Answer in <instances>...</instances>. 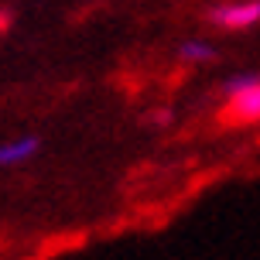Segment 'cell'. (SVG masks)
I'll return each instance as SVG.
<instances>
[{"label": "cell", "mask_w": 260, "mask_h": 260, "mask_svg": "<svg viewBox=\"0 0 260 260\" xmlns=\"http://www.w3.org/2000/svg\"><path fill=\"white\" fill-rule=\"evenodd\" d=\"M31 151H35V141H31V137H27V141H17V144H7V147H0V165H11V161H24Z\"/></svg>", "instance_id": "obj_3"}, {"label": "cell", "mask_w": 260, "mask_h": 260, "mask_svg": "<svg viewBox=\"0 0 260 260\" xmlns=\"http://www.w3.org/2000/svg\"><path fill=\"white\" fill-rule=\"evenodd\" d=\"M222 123L230 127H247L260 120V79L257 76H240L226 86V106L219 113Z\"/></svg>", "instance_id": "obj_1"}, {"label": "cell", "mask_w": 260, "mask_h": 260, "mask_svg": "<svg viewBox=\"0 0 260 260\" xmlns=\"http://www.w3.org/2000/svg\"><path fill=\"white\" fill-rule=\"evenodd\" d=\"M182 58H185V62H209V58H212V48L192 41V45H185V48H182Z\"/></svg>", "instance_id": "obj_4"}, {"label": "cell", "mask_w": 260, "mask_h": 260, "mask_svg": "<svg viewBox=\"0 0 260 260\" xmlns=\"http://www.w3.org/2000/svg\"><path fill=\"white\" fill-rule=\"evenodd\" d=\"M260 21V0H240V4H226L212 11V24L226 27V31H240Z\"/></svg>", "instance_id": "obj_2"}]
</instances>
